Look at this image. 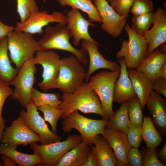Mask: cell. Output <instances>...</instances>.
I'll return each mask as SVG.
<instances>
[{
    "instance_id": "1",
    "label": "cell",
    "mask_w": 166,
    "mask_h": 166,
    "mask_svg": "<svg viewBox=\"0 0 166 166\" xmlns=\"http://www.w3.org/2000/svg\"><path fill=\"white\" fill-rule=\"evenodd\" d=\"M61 103L58 107L63 119L71 113L80 111L84 113H95L104 117L101 104L95 91L88 82H84L72 93H63Z\"/></svg>"
},
{
    "instance_id": "2",
    "label": "cell",
    "mask_w": 166,
    "mask_h": 166,
    "mask_svg": "<svg viewBox=\"0 0 166 166\" xmlns=\"http://www.w3.org/2000/svg\"><path fill=\"white\" fill-rule=\"evenodd\" d=\"M65 25L58 23L54 26L47 27L43 36L38 41V51L58 49L67 51L73 54L85 67H87L88 64L87 51L82 48L76 49L71 44L69 39L72 35Z\"/></svg>"
},
{
    "instance_id": "3",
    "label": "cell",
    "mask_w": 166,
    "mask_h": 166,
    "mask_svg": "<svg viewBox=\"0 0 166 166\" xmlns=\"http://www.w3.org/2000/svg\"><path fill=\"white\" fill-rule=\"evenodd\" d=\"M85 67L73 55L61 59L56 88L63 93H73L85 81Z\"/></svg>"
},
{
    "instance_id": "4",
    "label": "cell",
    "mask_w": 166,
    "mask_h": 166,
    "mask_svg": "<svg viewBox=\"0 0 166 166\" xmlns=\"http://www.w3.org/2000/svg\"><path fill=\"white\" fill-rule=\"evenodd\" d=\"M107 121L103 118L99 120L90 119L80 114L78 111H75L63 119L62 129L65 133L70 132L73 129L77 130L81 135L82 141L91 147L95 137L103 132Z\"/></svg>"
},
{
    "instance_id": "5",
    "label": "cell",
    "mask_w": 166,
    "mask_h": 166,
    "mask_svg": "<svg viewBox=\"0 0 166 166\" xmlns=\"http://www.w3.org/2000/svg\"><path fill=\"white\" fill-rule=\"evenodd\" d=\"M120 71H105L98 73L90 78L88 82L101 104L104 114L103 118L107 120L112 117L114 113L113 103L114 88Z\"/></svg>"
},
{
    "instance_id": "6",
    "label": "cell",
    "mask_w": 166,
    "mask_h": 166,
    "mask_svg": "<svg viewBox=\"0 0 166 166\" xmlns=\"http://www.w3.org/2000/svg\"><path fill=\"white\" fill-rule=\"evenodd\" d=\"M7 38L11 61L18 70L38 51V41L33 35L15 29L8 33Z\"/></svg>"
},
{
    "instance_id": "7",
    "label": "cell",
    "mask_w": 166,
    "mask_h": 166,
    "mask_svg": "<svg viewBox=\"0 0 166 166\" xmlns=\"http://www.w3.org/2000/svg\"><path fill=\"white\" fill-rule=\"evenodd\" d=\"M128 40H124L117 52L118 59L123 58L128 69H135L148 55V46L143 36L134 31L128 24L124 27Z\"/></svg>"
},
{
    "instance_id": "8",
    "label": "cell",
    "mask_w": 166,
    "mask_h": 166,
    "mask_svg": "<svg viewBox=\"0 0 166 166\" xmlns=\"http://www.w3.org/2000/svg\"><path fill=\"white\" fill-rule=\"evenodd\" d=\"M82 141L81 135H70L63 141L38 145L37 142L30 145L34 153L41 160L39 164L45 166H56L65 154L74 146Z\"/></svg>"
},
{
    "instance_id": "9",
    "label": "cell",
    "mask_w": 166,
    "mask_h": 166,
    "mask_svg": "<svg viewBox=\"0 0 166 166\" xmlns=\"http://www.w3.org/2000/svg\"><path fill=\"white\" fill-rule=\"evenodd\" d=\"M34 57L23 64L10 84L14 87L11 96L12 99L18 101L24 107L31 101V94L35 81V74L37 69L33 61Z\"/></svg>"
},
{
    "instance_id": "10",
    "label": "cell",
    "mask_w": 166,
    "mask_h": 166,
    "mask_svg": "<svg viewBox=\"0 0 166 166\" xmlns=\"http://www.w3.org/2000/svg\"><path fill=\"white\" fill-rule=\"evenodd\" d=\"M61 58L58 54L52 50L37 51L33 57L35 65L40 64L43 68L42 81L38 86L46 92L56 88Z\"/></svg>"
},
{
    "instance_id": "11",
    "label": "cell",
    "mask_w": 166,
    "mask_h": 166,
    "mask_svg": "<svg viewBox=\"0 0 166 166\" xmlns=\"http://www.w3.org/2000/svg\"><path fill=\"white\" fill-rule=\"evenodd\" d=\"M26 107V111L22 109L19 117L32 131L39 136L41 144H47L61 140V136L49 129L44 119L40 115L37 107L32 101Z\"/></svg>"
},
{
    "instance_id": "12",
    "label": "cell",
    "mask_w": 166,
    "mask_h": 166,
    "mask_svg": "<svg viewBox=\"0 0 166 166\" xmlns=\"http://www.w3.org/2000/svg\"><path fill=\"white\" fill-rule=\"evenodd\" d=\"M67 24L66 15L63 13L54 11L51 14L46 11L39 10L32 13L23 22H18L15 30L31 34H42L43 28L51 22Z\"/></svg>"
},
{
    "instance_id": "13",
    "label": "cell",
    "mask_w": 166,
    "mask_h": 166,
    "mask_svg": "<svg viewBox=\"0 0 166 166\" xmlns=\"http://www.w3.org/2000/svg\"><path fill=\"white\" fill-rule=\"evenodd\" d=\"M40 141L39 136L32 131L19 117L13 121L10 126L5 128L1 143L17 146H26L32 143Z\"/></svg>"
},
{
    "instance_id": "14",
    "label": "cell",
    "mask_w": 166,
    "mask_h": 166,
    "mask_svg": "<svg viewBox=\"0 0 166 166\" xmlns=\"http://www.w3.org/2000/svg\"><path fill=\"white\" fill-rule=\"evenodd\" d=\"M102 20V30L114 38L118 37L126 25L127 18L118 14L107 0H93Z\"/></svg>"
},
{
    "instance_id": "15",
    "label": "cell",
    "mask_w": 166,
    "mask_h": 166,
    "mask_svg": "<svg viewBox=\"0 0 166 166\" xmlns=\"http://www.w3.org/2000/svg\"><path fill=\"white\" fill-rule=\"evenodd\" d=\"M152 27L143 36L148 55L166 42V10L160 7L154 13Z\"/></svg>"
},
{
    "instance_id": "16",
    "label": "cell",
    "mask_w": 166,
    "mask_h": 166,
    "mask_svg": "<svg viewBox=\"0 0 166 166\" xmlns=\"http://www.w3.org/2000/svg\"><path fill=\"white\" fill-rule=\"evenodd\" d=\"M66 16L67 27L73 37V44L75 46H79L81 40L97 43L91 37L89 32V27L95 25L86 19L79 10L72 9L67 12Z\"/></svg>"
},
{
    "instance_id": "17",
    "label": "cell",
    "mask_w": 166,
    "mask_h": 166,
    "mask_svg": "<svg viewBox=\"0 0 166 166\" xmlns=\"http://www.w3.org/2000/svg\"><path fill=\"white\" fill-rule=\"evenodd\" d=\"M99 43L82 40V48L85 49L89 56V63L86 72L85 82H88L91 75L97 70L102 69L110 71H120V66L118 62L106 60L99 52Z\"/></svg>"
},
{
    "instance_id": "18",
    "label": "cell",
    "mask_w": 166,
    "mask_h": 166,
    "mask_svg": "<svg viewBox=\"0 0 166 166\" xmlns=\"http://www.w3.org/2000/svg\"><path fill=\"white\" fill-rule=\"evenodd\" d=\"M106 140L117 161V166H129L127 156L131 148L126 135L115 129L105 127L101 134Z\"/></svg>"
},
{
    "instance_id": "19",
    "label": "cell",
    "mask_w": 166,
    "mask_h": 166,
    "mask_svg": "<svg viewBox=\"0 0 166 166\" xmlns=\"http://www.w3.org/2000/svg\"><path fill=\"white\" fill-rule=\"evenodd\" d=\"M146 105L152 116L154 125L160 134H166V101L152 90L146 100Z\"/></svg>"
},
{
    "instance_id": "20",
    "label": "cell",
    "mask_w": 166,
    "mask_h": 166,
    "mask_svg": "<svg viewBox=\"0 0 166 166\" xmlns=\"http://www.w3.org/2000/svg\"><path fill=\"white\" fill-rule=\"evenodd\" d=\"M118 63L120 66V75L115 83L114 90L113 101L118 104L130 101L137 97L133 89L128 76L127 68L124 59H118Z\"/></svg>"
},
{
    "instance_id": "21",
    "label": "cell",
    "mask_w": 166,
    "mask_h": 166,
    "mask_svg": "<svg viewBox=\"0 0 166 166\" xmlns=\"http://www.w3.org/2000/svg\"><path fill=\"white\" fill-rule=\"evenodd\" d=\"M166 62V53L156 49L135 69L146 75L152 81L157 78L160 70Z\"/></svg>"
},
{
    "instance_id": "22",
    "label": "cell",
    "mask_w": 166,
    "mask_h": 166,
    "mask_svg": "<svg viewBox=\"0 0 166 166\" xmlns=\"http://www.w3.org/2000/svg\"><path fill=\"white\" fill-rule=\"evenodd\" d=\"M127 71L134 91L144 109L147 98L152 90V81L144 73L135 69H128Z\"/></svg>"
},
{
    "instance_id": "23",
    "label": "cell",
    "mask_w": 166,
    "mask_h": 166,
    "mask_svg": "<svg viewBox=\"0 0 166 166\" xmlns=\"http://www.w3.org/2000/svg\"><path fill=\"white\" fill-rule=\"evenodd\" d=\"M91 148L96 157L98 166H115L117 161L112 149L101 134L97 135Z\"/></svg>"
},
{
    "instance_id": "24",
    "label": "cell",
    "mask_w": 166,
    "mask_h": 166,
    "mask_svg": "<svg viewBox=\"0 0 166 166\" xmlns=\"http://www.w3.org/2000/svg\"><path fill=\"white\" fill-rule=\"evenodd\" d=\"M90 147L82 141L67 152L56 166H82L86 160Z\"/></svg>"
},
{
    "instance_id": "25",
    "label": "cell",
    "mask_w": 166,
    "mask_h": 166,
    "mask_svg": "<svg viewBox=\"0 0 166 166\" xmlns=\"http://www.w3.org/2000/svg\"><path fill=\"white\" fill-rule=\"evenodd\" d=\"M17 146L8 145L1 143L0 155L7 156L19 166H33L39 165L41 162L40 157L34 153L30 154L23 153L16 149Z\"/></svg>"
},
{
    "instance_id": "26",
    "label": "cell",
    "mask_w": 166,
    "mask_h": 166,
    "mask_svg": "<svg viewBox=\"0 0 166 166\" xmlns=\"http://www.w3.org/2000/svg\"><path fill=\"white\" fill-rule=\"evenodd\" d=\"M8 50L6 37L0 40V80L10 84L17 74L18 70L11 65Z\"/></svg>"
},
{
    "instance_id": "27",
    "label": "cell",
    "mask_w": 166,
    "mask_h": 166,
    "mask_svg": "<svg viewBox=\"0 0 166 166\" xmlns=\"http://www.w3.org/2000/svg\"><path fill=\"white\" fill-rule=\"evenodd\" d=\"M129 102L127 101L121 104L120 108L108 120L105 127L116 129L127 135L131 124L128 114Z\"/></svg>"
},
{
    "instance_id": "28",
    "label": "cell",
    "mask_w": 166,
    "mask_h": 166,
    "mask_svg": "<svg viewBox=\"0 0 166 166\" xmlns=\"http://www.w3.org/2000/svg\"><path fill=\"white\" fill-rule=\"evenodd\" d=\"M62 6H69L72 9L80 10L86 13L91 22L101 23L102 20L93 0H58Z\"/></svg>"
},
{
    "instance_id": "29",
    "label": "cell",
    "mask_w": 166,
    "mask_h": 166,
    "mask_svg": "<svg viewBox=\"0 0 166 166\" xmlns=\"http://www.w3.org/2000/svg\"><path fill=\"white\" fill-rule=\"evenodd\" d=\"M141 132L147 147L156 148L160 145L163 139L150 117L143 116Z\"/></svg>"
},
{
    "instance_id": "30",
    "label": "cell",
    "mask_w": 166,
    "mask_h": 166,
    "mask_svg": "<svg viewBox=\"0 0 166 166\" xmlns=\"http://www.w3.org/2000/svg\"><path fill=\"white\" fill-rule=\"evenodd\" d=\"M60 95L58 93H45L33 88L31 101L37 107L42 105H49L58 107L61 103Z\"/></svg>"
},
{
    "instance_id": "31",
    "label": "cell",
    "mask_w": 166,
    "mask_h": 166,
    "mask_svg": "<svg viewBox=\"0 0 166 166\" xmlns=\"http://www.w3.org/2000/svg\"><path fill=\"white\" fill-rule=\"evenodd\" d=\"M154 15V13L151 12L133 15L131 28L138 34L144 36L153 24Z\"/></svg>"
},
{
    "instance_id": "32",
    "label": "cell",
    "mask_w": 166,
    "mask_h": 166,
    "mask_svg": "<svg viewBox=\"0 0 166 166\" xmlns=\"http://www.w3.org/2000/svg\"><path fill=\"white\" fill-rule=\"evenodd\" d=\"M37 109L44 114V120L50 124L52 131L57 134V124L60 117L62 112L59 107H55L49 105H44L37 107Z\"/></svg>"
},
{
    "instance_id": "33",
    "label": "cell",
    "mask_w": 166,
    "mask_h": 166,
    "mask_svg": "<svg viewBox=\"0 0 166 166\" xmlns=\"http://www.w3.org/2000/svg\"><path fill=\"white\" fill-rule=\"evenodd\" d=\"M142 108L139 98L129 101L128 114L131 124L141 128L143 119Z\"/></svg>"
},
{
    "instance_id": "34",
    "label": "cell",
    "mask_w": 166,
    "mask_h": 166,
    "mask_svg": "<svg viewBox=\"0 0 166 166\" xmlns=\"http://www.w3.org/2000/svg\"><path fill=\"white\" fill-rule=\"evenodd\" d=\"M17 12L20 20L23 22L34 12L38 10L35 0H16Z\"/></svg>"
},
{
    "instance_id": "35",
    "label": "cell",
    "mask_w": 166,
    "mask_h": 166,
    "mask_svg": "<svg viewBox=\"0 0 166 166\" xmlns=\"http://www.w3.org/2000/svg\"><path fill=\"white\" fill-rule=\"evenodd\" d=\"M10 84L0 80V143L2 142V135L5 128L6 121L2 116V111L4 102L7 98L12 95L13 90Z\"/></svg>"
},
{
    "instance_id": "36",
    "label": "cell",
    "mask_w": 166,
    "mask_h": 166,
    "mask_svg": "<svg viewBox=\"0 0 166 166\" xmlns=\"http://www.w3.org/2000/svg\"><path fill=\"white\" fill-rule=\"evenodd\" d=\"M157 150L155 148L142 147L141 150L143 166H165L157 156Z\"/></svg>"
},
{
    "instance_id": "37",
    "label": "cell",
    "mask_w": 166,
    "mask_h": 166,
    "mask_svg": "<svg viewBox=\"0 0 166 166\" xmlns=\"http://www.w3.org/2000/svg\"><path fill=\"white\" fill-rule=\"evenodd\" d=\"M154 10L153 3L150 0H134L130 12L137 15L152 12Z\"/></svg>"
},
{
    "instance_id": "38",
    "label": "cell",
    "mask_w": 166,
    "mask_h": 166,
    "mask_svg": "<svg viewBox=\"0 0 166 166\" xmlns=\"http://www.w3.org/2000/svg\"><path fill=\"white\" fill-rule=\"evenodd\" d=\"M134 0H111L110 5L120 15L126 18Z\"/></svg>"
},
{
    "instance_id": "39",
    "label": "cell",
    "mask_w": 166,
    "mask_h": 166,
    "mask_svg": "<svg viewBox=\"0 0 166 166\" xmlns=\"http://www.w3.org/2000/svg\"><path fill=\"white\" fill-rule=\"evenodd\" d=\"M126 135L131 146L138 148L141 140V128L131 124Z\"/></svg>"
},
{
    "instance_id": "40",
    "label": "cell",
    "mask_w": 166,
    "mask_h": 166,
    "mask_svg": "<svg viewBox=\"0 0 166 166\" xmlns=\"http://www.w3.org/2000/svg\"><path fill=\"white\" fill-rule=\"evenodd\" d=\"M127 160L129 166H143L141 152L138 148L131 147L127 156Z\"/></svg>"
},
{
    "instance_id": "41",
    "label": "cell",
    "mask_w": 166,
    "mask_h": 166,
    "mask_svg": "<svg viewBox=\"0 0 166 166\" xmlns=\"http://www.w3.org/2000/svg\"><path fill=\"white\" fill-rule=\"evenodd\" d=\"M152 89L166 97V79L157 78L152 81Z\"/></svg>"
},
{
    "instance_id": "42",
    "label": "cell",
    "mask_w": 166,
    "mask_h": 166,
    "mask_svg": "<svg viewBox=\"0 0 166 166\" xmlns=\"http://www.w3.org/2000/svg\"><path fill=\"white\" fill-rule=\"evenodd\" d=\"M82 166H98L97 161L96 155L93 151L91 149L86 160Z\"/></svg>"
},
{
    "instance_id": "43",
    "label": "cell",
    "mask_w": 166,
    "mask_h": 166,
    "mask_svg": "<svg viewBox=\"0 0 166 166\" xmlns=\"http://www.w3.org/2000/svg\"><path fill=\"white\" fill-rule=\"evenodd\" d=\"M14 29V27L6 25L0 21V40L6 37L9 33Z\"/></svg>"
},
{
    "instance_id": "44",
    "label": "cell",
    "mask_w": 166,
    "mask_h": 166,
    "mask_svg": "<svg viewBox=\"0 0 166 166\" xmlns=\"http://www.w3.org/2000/svg\"><path fill=\"white\" fill-rule=\"evenodd\" d=\"M157 156L159 160L161 163H166V143L162 148L157 151Z\"/></svg>"
},
{
    "instance_id": "45",
    "label": "cell",
    "mask_w": 166,
    "mask_h": 166,
    "mask_svg": "<svg viewBox=\"0 0 166 166\" xmlns=\"http://www.w3.org/2000/svg\"><path fill=\"white\" fill-rule=\"evenodd\" d=\"M1 159L3 162L4 166H15L17 164L11 158L9 157L4 155H1Z\"/></svg>"
},
{
    "instance_id": "46",
    "label": "cell",
    "mask_w": 166,
    "mask_h": 166,
    "mask_svg": "<svg viewBox=\"0 0 166 166\" xmlns=\"http://www.w3.org/2000/svg\"><path fill=\"white\" fill-rule=\"evenodd\" d=\"M157 78L166 79V62L164 63L162 67Z\"/></svg>"
},
{
    "instance_id": "47",
    "label": "cell",
    "mask_w": 166,
    "mask_h": 166,
    "mask_svg": "<svg viewBox=\"0 0 166 166\" xmlns=\"http://www.w3.org/2000/svg\"><path fill=\"white\" fill-rule=\"evenodd\" d=\"M160 49L163 53H166V45L164 43L160 46Z\"/></svg>"
},
{
    "instance_id": "48",
    "label": "cell",
    "mask_w": 166,
    "mask_h": 166,
    "mask_svg": "<svg viewBox=\"0 0 166 166\" xmlns=\"http://www.w3.org/2000/svg\"><path fill=\"white\" fill-rule=\"evenodd\" d=\"M3 166V164L2 162H0V166Z\"/></svg>"
},
{
    "instance_id": "49",
    "label": "cell",
    "mask_w": 166,
    "mask_h": 166,
    "mask_svg": "<svg viewBox=\"0 0 166 166\" xmlns=\"http://www.w3.org/2000/svg\"><path fill=\"white\" fill-rule=\"evenodd\" d=\"M108 2H110L111 0H107Z\"/></svg>"
},
{
    "instance_id": "50",
    "label": "cell",
    "mask_w": 166,
    "mask_h": 166,
    "mask_svg": "<svg viewBox=\"0 0 166 166\" xmlns=\"http://www.w3.org/2000/svg\"><path fill=\"white\" fill-rule=\"evenodd\" d=\"M46 0H44V1H45Z\"/></svg>"
}]
</instances>
